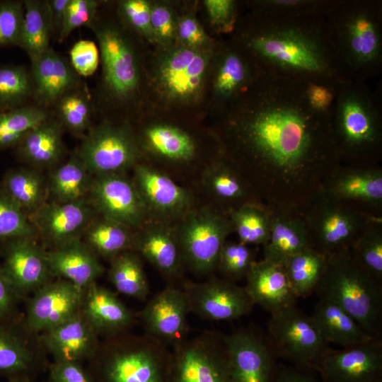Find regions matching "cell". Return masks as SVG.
Listing matches in <instances>:
<instances>
[{"mask_svg":"<svg viewBox=\"0 0 382 382\" xmlns=\"http://www.w3.org/2000/svg\"><path fill=\"white\" fill-rule=\"evenodd\" d=\"M305 82L260 72L233 106L239 144L272 172L300 173L338 154L330 116L309 106Z\"/></svg>","mask_w":382,"mask_h":382,"instance_id":"cell-1","label":"cell"},{"mask_svg":"<svg viewBox=\"0 0 382 382\" xmlns=\"http://www.w3.org/2000/svg\"><path fill=\"white\" fill-rule=\"evenodd\" d=\"M325 16L255 10L239 46L262 73L303 81L345 79Z\"/></svg>","mask_w":382,"mask_h":382,"instance_id":"cell-2","label":"cell"},{"mask_svg":"<svg viewBox=\"0 0 382 382\" xmlns=\"http://www.w3.org/2000/svg\"><path fill=\"white\" fill-rule=\"evenodd\" d=\"M342 76L364 82L382 68V3L334 0L325 16Z\"/></svg>","mask_w":382,"mask_h":382,"instance_id":"cell-3","label":"cell"},{"mask_svg":"<svg viewBox=\"0 0 382 382\" xmlns=\"http://www.w3.org/2000/svg\"><path fill=\"white\" fill-rule=\"evenodd\" d=\"M170 351L146 334L105 337L85 367L92 382H168Z\"/></svg>","mask_w":382,"mask_h":382,"instance_id":"cell-4","label":"cell"},{"mask_svg":"<svg viewBox=\"0 0 382 382\" xmlns=\"http://www.w3.org/2000/svg\"><path fill=\"white\" fill-rule=\"evenodd\" d=\"M316 291L349 314L374 338L381 339L382 289L380 280L364 269L347 250L327 255Z\"/></svg>","mask_w":382,"mask_h":382,"instance_id":"cell-5","label":"cell"},{"mask_svg":"<svg viewBox=\"0 0 382 382\" xmlns=\"http://www.w3.org/2000/svg\"><path fill=\"white\" fill-rule=\"evenodd\" d=\"M86 27L98 43L101 76L97 93L93 97L98 108L127 106L138 93L141 72L136 48L121 22L101 16L99 9Z\"/></svg>","mask_w":382,"mask_h":382,"instance_id":"cell-6","label":"cell"},{"mask_svg":"<svg viewBox=\"0 0 382 382\" xmlns=\"http://www.w3.org/2000/svg\"><path fill=\"white\" fill-rule=\"evenodd\" d=\"M381 112L378 98L366 83L342 81L330 115L338 154H358L374 149L381 139Z\"/></svg>","mask_w":382,"mask_h":382,"instance_id":"cell-7","label":"cell"},{"mask_svg":"<svg viewBox=\"0 0 382 382\" xmlns=\"http://www.w3.org/2000/svg\"><path fill=\"white\" fill-rule=\"evenodd\" d=\"M213 57L212 46L191 48L174 43L164 47L154 71L158 95L173 104L196 103L203 92Z\"/></svg>","mask_w":382,"mask_h":382,"instance_id":"cell-8","label":"cell"},{"mask_svg":"<svg viewBox=\"0 0 382 382\" xmlns=\"http://www.w3.org/2000/svg\"><path fill=\"white\" fill-rule=\"evenodd\" d=\"M268 332L271 347L298 368L317 371L320 362L332 349L311 316L295 305L270 313Z\"/></svg>","mask_w":382,"mask_h":382,"instance_id":"cell-9","label":"cell"},{"mask_svg":"<svg viewBox=\"0 0 382 382\" xmlns=\"http://www.w3.org/2000/svg\"><path fill=\"white\" fill-rule=\"evenodd\" d=\"M91 174L121 173L137 165L140 150L129 124L93 125L75 152Z\"/></svg>","mask_w":382,"mask_h":382,"instance_id":"cell-10","label":"cell"},{"mask_svg":"<svg viewBox=\"0 0 382 382\" xmlns=\"http://www.w3.org/2000/svg\"><path fill=\"white\" fill-rule=\"evenodd\" d=\"M168 382H232L223 335L207 331L173 347Z\"/></svg>","mask_w":382,"mask_h":382,"instance_id":"cell-11","label":"cell"},{"mask_svg":"<svg viewBox=\"0 0 382 382\" xmlns=\"http://www.w3.org/2000/svg\"><path fill=\"white\" fill-rule=\"evenodd\" d=\"M230 228L228 219L209 209L189 211L175 228L184 264L197 274L211 273Z\"/></svg>","mask_w":382,"mask_h":382,"instance_id":"cell-12","label":"cell"},{"mask_svg":"<svg viewBox=\"0 0 382 382\" xmlns=\"http://www.w3.org/2000/svg\"><path fill=\"white\" fill-rule=\"evenodd\" d=\"M90 204L101 216L130 228H141L149 216L133 182L122 173L96 175Z\"/></svg>","mask_w":382,"mask_h":382,"instance_id":"cell-13","label":"cell"},{"mask_svg":"<svg viewBox=\"0 0 382 382\" xmlns=\"http://www.w3.org/2000/svg\"><path fill=\"white\" fill-rule=\"evenodd\" d=\"M82 290L69 281H49L28 301L23 320L31 333L40 334L76 315L81 309Z\"/></svg>","mask_w":382,"mask_h":382,"instance_id":"cell-14","label":"cell"},{"mask_svg":"<svg viewBox=\"0 0 382 382\" xmlns=\"http://www.w3.org/2000/svg\"><path fill=\"white\" fill-rule=\"evenodd\" d=\"M189 312L184 289L168 286L146 303L140 318L145 334L173 348L187 339Z\"/></svg>","mask_w":382,"mask_h":382,"instance_id":"cell-15","label":"cell"},{"mask_svg":"<svg viewBox=\"0 0 382 382\" xmlns=\"http://www.w3.org/2000/svg\"><path fill=\"white\" fill-rule=\"evenodd\" d=\"M232 382H272L274 353L257 334L247 329L223 335Z\"/></svg>","mask_w":382,"mask_h":382,"instance_id":"cell-16","label":"cell"},{"mask_svg":"<svg viewBox=\"0 0 382 382\" xmlns=\"http://www.w3.org/2000/svg\"><path fill=\"white\" fill-rule=\"evenodd\" d=\"M190 312L210 320H232L248 313L253 306L244 288L229 280L212 279L190 284L184 289Z\"/></svg>","mask_w":382,"mask_h":382,"instance_id":"cell-17","label":"cell"},{"mask_svg":"<svg viewBox=\"0 0 382 382\" xmlns=\"http://www.w3.org/2000/svg\"><path fill=\"white\" fill-rule=\"evenodd\" d=\"M317 371L323 382H382L381 339L342 350L332 349L321 360Z\"/></svg>","mask_w":382,"mask_h":382,"instance_id":"cell-18","label":"cell"},{"mask_svg":"<svg viewBox=\"0 0 382 382\" xmlns=\"http://www.w3.org/2000/svg\"><path fill=\"white\" fill-rule=\"evenodd\" d=\"M95 210L85 199L68 202H45L29 218L37 235L54 248L81 239L94 218Z\"/></svg>","mask_w":382,"mask_h":382,"instance_id":"cell-19","label":"cell"},{"mask_svg":"<svg viewBox=\"0 0 382 382\" xmlns=\"http://www.w3.org/2000/svg\"><path fill=\"white\" fill-rule=\"evenodd\" d=\"M4 262L6 276L23 298L35 292L50 280L46 250L33 237H23L5 242Z\"/></svg>","mask_w":382,"mask_h":382,"instance_id":"cell-20","label":"cell"},{"mask_svg":"<svg viewBox=\"0 0 382 382\" xmlns=\"http://www.w3.org/2000/svg\"><path fill=\"white\" fill-rule=\"evenodd\" d=\"M134 168L133 182L149 215L183 217L192 209L190 192L170 177L146 165L137 164Z\"/></svg>","mask_w":382,"mask_h":382,"instance_id":"cell-21","label":"cell"},{"mask_svg":"<svg viewBox=\"0 0 382 382\" xmlns=\"http://www.w3.org/2000/svg\"><path fill=\"white\" fill-rule=\"evenodd\" d=\"M29 71L33 103L49 110L63 94L83 81L69 60L51 47L30 59Z\"/></svg>","mask_w":382,"mask_h":382,"instance_id":"cell-22","label":"cell"},{"mask_svg":"<svg viewBox=\"0 0 382 382\" xmlns=\"http://www.w3.org/2000/svg\"><path fill=\"white\" fill-rule=\"evenodd\" d=\"M39 335L14 319L0 323V375L8 378L28 376L44 367Z\"/></svg>","mask_w":382,"mask_h":382,"instance_id":"cell-23","label":"cell"},{"mask_svg":"<svg viewBox=\"0 0 382 382\" xmlns=\"http://www.w3.org/2000/svg\"><path fill=\"white\" fill-rule=\"evenodd\" d=\"M44 349L54 361L81 364L96 353L99 336L81 311L72 318L39 335Z\"/></svg>","mask_w":382,"mask_h":382,"instance_id":"cell-24","label":"cell"},{"mask_svg":"<svg viewBox=\"0 0 382 382\" xmlns=\"http://www.w3.org/2000/svg\"><path fill=\"white\" fill-rule=\"evenodd\" d=\"M132 250L168 279L181 274L184 262L176 230L163 221L145 223L134 233Z\"/></svg>","mask_w":382,"mask_h":382,"instance_id":"cell-25","label":"cell"},{"mask_svg":"<svg viewBox=\"0 0 382 382\" xmlns=\"http://www.w3.org/2000/svg\"><path fill=\"white\" fill-rule=\"evenodd\" d=\"M80 311L98 336L105 337L128 332L134 322L117 296L96 282L82 290Z\"/></svg>","mask_w":382,"mask_h":382,"instance_id":"cell-26","label":"cell"},{"mask_svg":"<svg viewBox=\"0 0 382 382\" xmlns=\"http://www.w3.org/2000/svg\"><path fill=\"white\" fill-rule=\"evenodd\" d=\"M244 287L253 305L270 313L295 305L294 295L284 266L268 260L255 262Z\"/></svg>","mask_w":382,"mask_h":382,"instance_id":"cell-27","label":"cell"},{"mask_svg":"<svg viewBox=\"0 0 382 382\" xmlns=\"http://www.w3.org/2000/svg\"><path fill=\"white\" fill-rule=\"evenodd\" d=\"M52 276L70 282L83 290L95 282L104 268L98 256L81 239L46 250Z\"/></svg>","mask_w":382,"mask_h":382,"instance_id":"cell-28","label":"cell"},{"mask_svg":"<svg viewBox=\"0 0 382 382\" xmlns=\"http://www.w3.org/2000/svg\"><path fill=\"white\" fill-rule=\"evenodd\" d=\"M213 78L214 96L236 102L260 74L250 57L238 45L226 47L217 58Z\"/></svg>","mask_w":382,"mask_h":382,"instance_id":"cell-29","label":"cell"},{"mask_svg":"<svg viewBox=\"0 0 382 382\" xmlns=\"http://www.w3.org/2000/svg\"><path fill=\"white\" fill-rule=\"evenodd\" d=\"M64 130L51 115L30 129L14 148L18 158L35 168L56 166L65 151Z\"/></svg>","mask_w":382,"mask_h":382,"instance_id":"cell-30","label":"cell"},{"mask_svg":"<svg viewBox=\"0 0 382 382\" xmlns=\"http://www.w3.org/2000/svg\"><path fill=\"white\" fill-rule=\"evenodd\" d=\"M311 318L328 344L347 348L378 339L369 335L342 308L325 299L320 298Z\"/></svg>","mask_w":382,"mask_h":382,"instance_id":"cell-31","label":"cell"},{"mask_svg":"<svg viewBox=\"0 0 382 382\" xmlns=\"http://www.w3.org/2000/svg\"><path fill=\"white\" fill-rule=\"evenodd\" d=\"M50 111L64 130L81 138L93 126L96 113L93 96L84 81L63 94Z\"/></svg>","mask_w":382,"mask_h":382,"instance_id":"cell-32","label":"cell"},{"mask_svg":"<svg viewBox=\"0 0 382 382\" xmlns=\"http://www.w3.org/2000/svg\"><path fill=\"white\" fill-rule=\"evenodd\" d=\"M83 236L85 244L97 256L110 260L123 252L132 250L134 233L131 228L103 216L93 218Z\"/></svg>","mask_w":382,"mask_h":382,"instance_id":"cell-33","label":"cell"},{"mask_svg":"<svg viewBox=\"0 0 382 382\" xmlns=\"http://www.w3.org/2000/svg\"><path fill=\"white\" fill-rule=\"evenodd\" d=\"M23 5L24 16L18 46L30 60L50 47L52 28L47 0H24Z\"/></svg>","mask_w":382,"mask_h":382,"instance_id":"cell-34","label":"cell"},{"mask_svg":"<svg viewBox=\"0 0 382 382\" xmlns=\"http://www.w3.org/2000/svg\"><path fill=\"white\" fill-rule=\"evenodd\" d=\"M142 141L149 151L172 161H189L196 151L190 135L170 125L156 124L146 127L142 132Z\"/></svg>","mask_w":382,"mask_h":382,"instance_id":"cell-35","label":"cell"},{"mask_svg":"<svg viewBox=\"0 0 382 382\" xmlns=\"http://www.w3.org/2000/svg\"><path fill=\"white\" fill-rule=\"evenodd\" d=\"M264 246V260L282 265L290 257L310 247L303 226L295 220L284 218L270 221L269 237Z\"/></svg>","mask_w":382,"mask_h":382,"instance_id":"cell-36","label":"cell"},{"mask_svg":"<svg viewBox=\"0 0 382 382\" xmlns=\"http://www.w3.org/2000/svg\"><path fill=\"white\" fill-rule=\"evenodd\" d=\"M327 265V255L311 247L290 257L283 265L296 298L316 291Z\"/></svg>","mask_w":382,"mask_h":382,"instance_id":"cell-37","label":"cell"},{"mask_svg":"<svg viewBox=\"0 0 382 382\" xmlns=\"http://www.w3.org/2000/svg\"><path fill=\"white\" fill-rule=\"evenodd\" d=\"M92 182L91 174L74 153L65 163L54 170L49 189L55 202H74L84 199L89 193Z\"/></svg>","mask_w":382,"mask_h":382,"instance_id":"cell-38","label":"cell"},{"mask_svg":"<svg viewBox=\"0 0 382 382\" xmlns=\"http://www.w3.org/2000/svg\"><path fill=\"white\" fill-rule=\"evenodd\" d=\"M1 187L26 214L35 212L46 202L44 179L35 168L23 167L8 170Z\"/></svg>","mask_w":382,"mask_h":382,"instance_id":"cell-39","label":"cell"},{"mask_svg":"<svg viewBox=\"0 0 382 382\" xmlns=\"http://www.w3.org/2000/svg\"><path fill=\"white\" fill-rule=\"evenodd\" d=\"M109 279L124 295L144 300L149 293V283L140 256L133 250L123 252L110 260Z\"/></svg>","mask_w":382,"mask_h":382,"instance_id":"cell-40","label":"cell"},{"mask_svg":"<svg viewBox=\"0 0 382 382\" xmlns=\"http://www.w3.org/2000/svg\"><path fill=\"white\" fill-rule=\"evenodd\" d=\"M51 116L49 110L34 103L0 113V150L15 148L33 127Z\"/></svg>","mask_w":382,"mask_h":382,"instance_id":"cell-41","label":"cell"},{"mask_svg":"<svg viewBox=\"0 0 382 382\" xmlns=\"http://www.w3.org/2000/svg\"><path fill=\"white\" fill-rule=\"evenodd\" d=\"M29 70L23 65H0V110L16 109L33 103Z\"/></svg>","mask_w":382,"mask_h":382,"instance_id":"cell-42","label":"cell"},{"mask_svg":"<svg viewBox=\"0 0 382 382\" xmlns=\"http://www.w3.org/2000/svg\"><path fill=\"white\" fill-rule=\"evenodd\" d=\"M356 224L352 216L339 209L326 210L318 224L320 253L326 255L347 250Z\"/></svg>","mask_w":382,"mask_h":382,"instance_id":"cell-43","label":"cell"},{"mask_svg":"<svg viewBox=\"0 0 382 382\" xmlns=\"http://www.w3.org/2000/svg\"><path fill=\"white\" fill-rule=\"evenodd\" d=\"M232 224L239 242L245 245H258L267 242L270 220L266 213L255 206H243L232 213Z\"/></svg>","mask_w":382,"mask_h":382,"instance_id":"cell-44","label":"cell"},{"mask_svg":"<svg viewBox=\"0 0 382 382\" xmlns=\"http://www.w3.org/2000/svg\"><path fill=\"white\" fill-rule=\"evenodd\" d=\"M334 190L341 197L379 202L382 199L381 173L361 171L345 175L336 182Z\"/></svg>","mask_w":382,"mask_h":382,"instance_id":"cell-45","label":"cell"},{"mask_svg":"<svg viewBox=\"0 0 382 382\" xmlns=\"http://www.w3.org/2000/svg\"><path fill=\"white\" fill-rule=\"evenodd\" d=\"M36 235L26 212L0 187V242Z\"/></svg>","mask_w":382,"mask_h":382,"instance_id":"cell-46","label":"cell"},{"mask_svg":"<svg viewBox=\"0 0 382 382\" xmlns=\"http://www.w3.org/2000/svg\"><path fill=\"white\" fill-rule=\"evenodd\" d=\"M254 262L253 252L248 245L225 242L216 267L231 281L246 277Z\"/></svg>","mask_w":382,"mask_h":382,"instance_id":"cell-47","label":"cell"},{"mask_svg":"<svg viewBox=\"0 0 382 382\" xmlns=\"http://www.w3.org/2000/svg\"><path fill=\"white\" fill-rule=\"evenodd\" d=\"M151 4L146 0H123L118 3L121 22L128 28L156 42L151 25Z\"/></svg>","mask_w":382,"mask_h":382,"instance_id":"cell-48","label":"cell"},{"mask_svg":"<svg viewBox=\"0 0 382 382\" xmlns=\"http://www.w3.org/2000/svg\"><path fill=\"white\" fill-rule=\"evenodd\" d=\"M23 16V1H0V48L18 46Z\"/></svg>","mask_w":382,"mask_h":382,"instance_id":"cell-49","label":"cell"},{"mask_svg":"<svg viewBox=\"0 0 382 382\" xmlns=\"http://www.w3.org/2000/svg\"><path fill=\"white\" fill-rule=\"evenodd\" d=\"M356 261L378 279L382 277V238L378 232L363 235L354 245Z\"/></svg>","mask_w":382,"mask_h":382,"instance_id":"cell-50","label":"cell"},{"mask_svg":"<svg viewBox=\"0 0 382 382\" xmlns=\"http://www.w3.org/2000/svg\"><path fill=\"white\" fill-rule=\"evenodd\" d=\"M345 79L306 81L303 92L309 106L316 112L330 116L337 90Z\"/></svg>","mask_w":382,"mask_h":382,"instance_id":"cell-51","label":"cell"},{"mask_svg":"<svg viewBox=\"0 0 382 382\" xmlns=\"http://www.w3.org/2000/svg\"><path fill=\"white\" fill-rule=\"evenodd\" d=\"M334 0H262L253 3L255 10L289 14L325 15Z\"/></svg>","mask_w":382,"mask_h":382,"instance_id":"cell-52","label":"cell"},{"mask_svg":"<svg viewBox=\"0 0 382 382\" xmlns=\"http://www.w3.org/2000/svg\"><path fill=\"white\" fill-rule=\"evenodd\" d=\"M204 183L211 192L223 199H238L244 193L239 179L224 166H216L209 168L205 173Z\"/></svg>","mask_w":382,"mask_h":382,"instance_id":"cell-53","label":"cell"},{"mask_svg":"<svg viewBox=\"0 0 382 382\" xmlns=\"http://www.w3.org/2000/svg\"><path fill=\"white\" fill-rule=\"evenodd\" d=\"M99 6L96 0H69L58 42H64L75 29L90 23Z\"/></svg>","mask_w":382,"mask_h":382,"instance_id":"cell-54","label":"cell"},{"mask_svg":"<svg viewBox=\"0 0 382 382\" xmlns=\"http://www.w3.org/2000/svg\"><path fill=\"white\" fill-rule=\"evenodd\" d=\"M177 22L173 9L168 5L151 4V25L156 42L163 47L174 44Z\"/></svg>","mask_w":382,"mask_h":382,"instance_id":"cell-55","label":"cell"},{"mask_svg":"<svg viewBox=\"0 0 382 382\" xmlns=\"http://www.w3.org/2000/svg\"><path fill=\"white\" fill-rule=\"evenodd\" d=\"M69 62L79 76H92L100 64V53L95 42L81 39L76 41L69 50Z\"/></svg>","mask_w":382,"mask_h":382,"instance_id":"cell-56","label":"cell"},{"mask_svg":"<svg viewBox=\"0 0 382 382\" xmlns=\"http://www.w3.org/2000/svg\"><path fill=\"white\" fill-rule=\"evenodd\" d=\"M204 5L211 25L219 33L233 32L238 23L237 3L233 0H205Z\"/></svg>","mask_w":382,"mask_h":382,"instance_id":"cell-57","label":"cell"},{"mask_svg":"<svg viewBox=\"0 0 382 382\" xmlns=\"http://www.w3.org/2000/svg\"><path fill=\"white\" fill-rule=\"evenodd\" d=\"M175 41L176 44L191 48L212 46L211 39L199 21L191 15H185L178 20Z\"/></svg>","mask_w":382,"mask_h":382,"instance_id":"cell-58","label":"cell"},{"mask_svg":"<svg viewBox=\"0 0 382 382\" xmlns=\"http://www.w3.org/2000/svg\"><path fill=\"white\" fill-rule=\"evenodd\" d=\"M47 382H92V381L81 364L53 361L49 366Z\"/></svg>","mask_w":382,"mask_h":382,"instance_id":"cell-59","label":"cell"},{"mask_svg":"<svg viewBox=\"0 0 382 382\" xmlns=\"http://www.w3.org/2000/svg\"><path fill=\"white\" fill-rule=\"evenodd\" d=\"M18 294L0 266V323L13 319L19 300Z\"/></svg>","mask_w":382,"mask_h":382,"instance_id":"cell-60","label":"cell"},{"mask_svg":"<svg viewBox=\"0 0 382 382\" xmlns=\"http://www.w3.org/2000/svg\"><path fill=\"white\" fill-rule=\"evenodd\" d=\"M50 13L52 38L58 41L69 0H47Z\"/></svg>","mask_w":382,"mask_h":382,"instance_id":"cell-61","label":"cell"},{"mask_svg":"<svg viewBox=\"0 0 382 382\" xmlns=\"http://www.w3.org/2000/svg\"><path fill=\"white\" fill-rule=\"evenodd\" d=\"M306 371L298 367L277 369L272 382H318Z\"/></svg>","mask_w":382,"mask_h":382,"instance_id":"cell-62","label":"cell"},{"mask_svg":"<svg viewBox=\"0 0 382 382\" xmlns=\"http://www.w3.org/2000/svg\"><path fill=\"white\" fill-rule=\"evenodd\" d=\"M8 382H37V381H34L30 377L17 376V377H13V378H8Z\"/></svg>","mask_w":382,"mask_h":382,"instance_id":"cell-63","label":"cell"},{"mask_svg":"<svg viewBox=\"0 0 382 382\" xmlns=\"http://www.w3.org/2000/svg\"><path fill=\"white\" fill-rule=\"evenodd\" d=\"M2 112L1 110H0V113Z\"/></svg>","mask_w":382,"mask_h":382,"instance_id":"cell-64","label":"cell"}]
</instances>
